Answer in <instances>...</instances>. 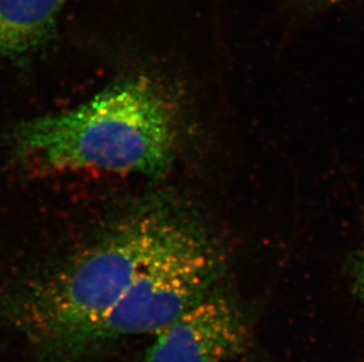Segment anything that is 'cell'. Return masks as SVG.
<instances>
[{
  "label": "cell",
  "instance_id": "cell-6",
  "mask_svg": "<svg viewBox=\"0 0 364 362\" xmlns=\"http://www.w3.org/2000/svg\"><path fill=\"white\" fill-rule=\"evenodd\" d=\"M354 293L364 307V243L355 256L351 267Z\"/></svg>",
  "mask_w": 364,
  "mask_h": 362
},
{
  "label": "cell",
  "instance_id": "cell-1",
  "mask_svg": "<svg viewBox=\"0 0 364 362\" xmlns=\"http://www.w3.org/2000/svg\"><path fill=\"white\" fill-rule=\"evenodd\" d=\"M178 111L145 75L129 77L78 106L28 120L14 130L17 150L55 171L161 177L178 145Z\"/></svg>",
  "mask_w": 364,
  "mask_h": 362
},
{
  "label": "cell",
  "instance_id": "cell-5",
  "mask_svg": "<svg viewBox=\"0 0 364 362\" xmlns=\"http://www.w3.org/2000/svg\"><path fill=\"white\" fill-rule=\"evenodd\" d=\"M65 0H0V60L24 55L51 37Z\"/></svg>",
  "mask_w": 364,
  "mask_h": 362
},
{
  "label": "cell",
  "instance_id": "cell-2",
  "mask_svg": "<svg viewBox=\"0 0 364 362\" xmlns=\"http://www.w3.org/2000/svg\"><path fill=\"white\" fill-rule=\"evenodd\" d=\"M195 216L166 202L122 221L48 285L36 312L45 331L62 341L91 340L138 274Z\"/></svg>",
  "mask_w": 364,
  "mask_h": 362
},
{
  "label": "cell",
  "instance_id": "cell-4",
  "mask_svg": "<svg viewBox=\"0 0 364 362\" xmlns=\"http://www.w3.org/2000/svg\"><path fill=\"white\" fill-rule=\"evenodd\" d=\"M155 336L145 362H228L249 338L237 302L217 287Z\"/></svg>",
  "mask_w": 364,
  "mask_h": 362
},
{
  "label": "cell",
  "instance_id": "cell-7",
  "mask_svg": "<svg viewBox=\"0 0 364 362\" xmlns=\"http://www.w3.org/2000/svg\"><path fill=\"white\" fill-rule=\"evenodd\" d=\"M288 1L299 10L321 11L330 7L340 6L343 4L351 3L356 0H288Z\"/></svg>",
  "mask_w": 364,
  "mask_h": 362
},
{
  "label": "cell",
  "instance_id": "cell-3",
  "mask_svg": "<svg viewBox=\"0 0 364 362\" xmlns=\"http://www.w3.org/2000/svg\"><path fill=\"white\" fill-rule=\"evenodd\" d=\"M223 254L198 216L148 263L91 340L159 333L217 287Z\"/></svg>",
  "mask_w": 364,
  "mask_h": 362
}]
</instances>
